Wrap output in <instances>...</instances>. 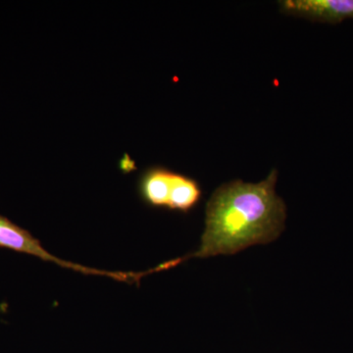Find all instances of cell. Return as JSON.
<instances>
[{"mask_svg": "<svg viewBox=\"0 0 353 353\" xmlns=\"http://www.w3.org/2000/svg\"><path fill=\"white\" fill-rule=\"evenodd\" d=\"M0 248L32 255L43 261L53 262L63 268L72 269L85 275L106 276L122 282H126L128 278L127 273L124 272L102 271L58 259L55 255L48 252L46 248L41 245V241L34 238L29 231L18 226L2 215H0Z\"/></svg>", "mask_w": 353, "mask_h": 353, "instance_id": "obj_2", "label": "cell"}, {"mask_svg": "<svg viewBox=\"0 0 353 353\" xmlns=\"http://www.w3.org/2000/svg\"><path fill=\"white\" fill-rule=\"evenodd\" d=\"M277 181L273 169L261 182L234 180L217 188L206 204L199 250L167 262L169 269L188 259L233 255L277 240L287 219V206L276 192Z\"/></svg>", "mask_w": 353, "mask_h": 353, "instance_id": "obj_1", "label": "cell"}, {"mask_svg": "<svg viewBox=\"0 0 353 353\" xmlns=\"http://www.w3.org/2000/svg\"><path fill=\"white\" fill-rule=\"evenodd\" d=\"M281 11L313 22L339 24L353 20V0H282Z\"/></svg>", "mask_w": 353, "mask_h": 353, "instance_id": "obj_3", "label": "cell"}, {"mask_svg": "<svg viewBox=\"0 0 353 353\" xmlns=\"http://www.w3.org/2000/svg\"><path fill=\"white\" fill-rule=\"evenodd\" d=\"M201 185L194 179L176 173L168 210L189 213L201 202Z\"/></svg>", "mask_w": 353, "mask_h": 353, "instance_id": "obj_5", "label": "cell"}, {"mask_svg": "<svg viewBox=\"0 0 353 353\" xmlns=\"http://www.w3.org/2000/svg\"><path fill=\"white\" fill-rule=\"evenodd\" d=\"M176 172L162 166L146 169L138 183L141 201L152 208L167 209L173 192Z\"/></svg>", "mask_w": 353, "mask_h": 353, "instance_id": "obj_4", "label": "cell"}]
</instances>
